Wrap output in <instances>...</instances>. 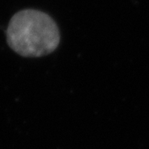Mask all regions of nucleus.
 Returning <instances> with one entry per match:
<instances>
[{
  "mask_svg": "<svg viewBox=\"0 0 149 149\" xmlns=\"http://www.w3.org/2000/svg\"><path fill=\"white\" fill-rule=\"evenodd\" d=\"M8 44L25 57H39L54 52L60 32L51 17L41 11L26 9L12 17L7 29Z\"/></svg>",
  "mask_w": 149,
  "mask_h": 149,
  "instance_id": "obj_1",
  "label": "nucleus"
}]
</instances>
